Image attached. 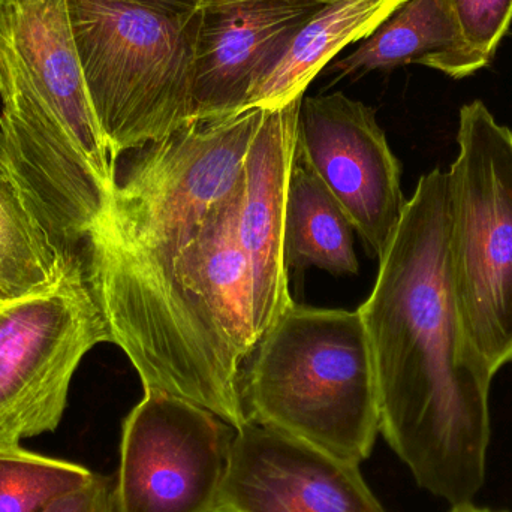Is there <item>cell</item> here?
<instances>
[{"label": "cell", "mask_w": 512, "mask_h": 512, "mask_svg": "<svg viewBox=\"0 0 512 512\" xmlns=\"http://www.w3.org/2000/svg\"><path fill=\"white\" fill-rule=\"evenodd\" d=\"M378 382L381 433L418 486L450 504L486 480L495 373L463 328L448 262V176L424 174L358 307Z\"/></svg>", "instance_id": "6da1fadb"}, {"label": "cell", "mask_w": 512, "mask_h": 512, "mask_svg": "<svg viewBox=\"0 0 512 512\" xmlns=\"http://www.w3.org/2000/svg\"><path fill=\"white\" fill-rule=\"evenodd\" d=\"M0 173L57 251L74 254L116 183L90 104L68 0H0Z\"/></svg>", "instance_id": "7a4b0ae2"}, {"label": "cell", "mask_w": 512, "mask_h": 512, "mask_svg": "<svg viewBox=\"0 0 512 512\" xmlns=\"http://www.w3.org/2000/svg\"><path fill=\"white\" fill-rule=\"evenodd\" d=\"M262 108L192 122L134 150L116 176L110 204L90 239L102 303L161 276L191 242L213 207L239 185Z\"/></svg>", "instance_id": "3957f363"}, {"label": "cell", "mask_w": 512, "mask_h": 512, "mask_svg": "<svg viewBox=\"0 0 512 512\" xmlns=\"http://www.w3.org/2000/svg\"><path fill=\"white\" fill-rule=\"evenodd\" d=\"M246 400L252 423L364 462L381 432V409L360 312L292 303L256 343Z\"/></svg>", "instance_id": "277c9868"}, {"label": "cell", "mask_w": 512, "mask_h": 512, "mask_svg": "<svg viewBox=\"0 0 512 512\" xmlns=\"http://www.w3.org/2000/svg\"><path fill=\"white\" fill-rule=\"evenodd\" d=\"M90 104L113 161L194 122L197 14L171 17L123 0H68Z\"/></svg>", "instance_id": "5b68a950"}, {"label": "cell", "mask_w": 512, "mask_h": 512, "mask_svg": "<svg viewBox=\"0 0 512 512\" xmlns=\"http://www.w3.org/2000/svg\"><path fill=\"white\" fill-rule=\"evenodd\" d=\"M448 171V262L466 337L493 373L512 361V131L483 101L460 110Z\"/></svg>", "instance_id": "8992f818"}, {"label": "cell", "mask_w": 512, "mask_h": 512, "mask_svg": "<svg viewBox=\"0 0 512 512\" xmlns=\"http://www.w3.org/2000/svg\"><path fill=\"white\" fill-rule=\"evenodd\" d=\"M113 342L90 254L48 291L0 303V445L53 432L84 355Z\"/></svg>", "instance_id": "52a82bcc"}, {"label": "cell", "mask_w": 512, "mask_h": 512, "mask_svg": "<svg viewBox=\"0 0 512 512\" xmlns=\"http://www.w3.org/2000/svg\"><path fill=\"white\" fill-rule=\"evenodd\" d=\"M236 432L189 400L144 391L123 423L119 512H215Z\"/></svg>", "instance_id": "ba28073f"}, {"label": "cell", "mask_w": 512, "mask_h": 512, "mask_svg": "<svg viewBox=\"0 0 512 512\" xmlns=\"http://www.w3.org/2000/svg\"><path fill=\"white\" fill-rule=\"evenodd\" d=\"M295 144L370 254L381 258L408 201L400 186L399 161L375 110L342 92L304 96Z\"/></svg>", "instance_id": "9c48e42d"}, {"label": "cell", "mask_w": 512, "mask_h": 512, "mask_svg": "<svg viewBox=\"0 0 512 512\" xmlns=\"http://www.w3.org/2000/svg\"><path fill=\"white\" fill-rule=\"evenodd\" d=\"M215 512H387L360 465L279 430L237 429Z\"/></svg>", "instance_id": "30bf717a"}, {"label": "cell", "mask_w": 512, "mask_h": 512, "mask_svg": "<svg viewBox=\"0 0 512 512\" xmlns=\"http://www.w3.org/2000/svg\"><path fill=\"white\" fill-rule=\"evenodd\" d=\"M322 6L249 2L198 11L192 56L194 122L242 114L259 78Z\"/></svg>", "instance_id": "8fae6325"}, {"label": "cell", "mask_w": 512, "mask_h": 512, "mask_svg": "<svg viewBox=\"0 0 512 512\" xmlns=\"http://www.w3.org/2000/svg\"><path fill=\"white\" fill-rule=\"evenodd\" d=\"M304 98V96H303ZM303 98L262 108L261 122L243 164L239 239L252 279V324L256 343L294 303L283 256L286 191Z\"/></svg>", "instance_id": "7c38bea8"}, {"label": "cell", "mask_w": 512, "mask_h": 512, "mask_svg": "<svg viewBox=\"0 0 512 512\" xmlns=\"http://www.w3.org/2000/svg\"><path fill=\"white\" fill-rule=\"evenodd\" d=\"M411 63L453 78L469 77L484 68L463 36L451 0H406L357 50L331 63L328 71L343 78Z\"/></svg>", "instance_id": "4fadbf2b"}, {"label": "cell", "mask_w": 512, "mask_h": 512, "mask_svg": "<svg viewBox=\"0 0 512 512\" xmlns=\"http://www.w3.org/2000/svg\"><path fill=\"white\" fill-rule=\"evenodd\" d=\"M406 0H337L322 6L292 36L249 93L245 111L303 98L313 78L348 45L369 38Z\"/></svg>", "instance_id": "5bb4252c"}, {"label": "cell", "mask_w": 512, "mask_h": 512, "mask_svg": "<svg viewBox=\"0 0 512 512\" xmlns=\"http://www.w3.org/2000/svg\"><path fill=\"white\" fill-rule=\"evenodd\" d=\"M352 230L351 222L295 144L283 230L286 268L316 267L336 276L357 274Z\"/></svg>", "instance_id": "9a60e30c"}, {"label": "cell", "mask_w": 512, "mask_h": 512, "mask_svg": "<svg viewBox=\"0 0 512 512\" xmlns=\"http://www.w3.org/2000/svg\"><path fill=\"white\" fill-rule=\"evenodd\" d=\"M81 258L66 261L59 254L17 188L0 173V303L48 291Z\"/></svg>", "instance_id": "2e32d148"}, {"label": "cell", "mask_w": 512, "mask_h": 512, "mask_svg": "<svg viewBox=\"0 0 512 512\" xmlns=\"http://www.w3.org/2000/svg\"><path fill=\"white\" fill-rule=\"evenodd\" d=\"M93 477L77 463L41 456L20 445H0V512L44 511Z\"/></svg>", "instance_id": "e0dca14e"}, {"label": "cell", "mask_w": 512, "mask_h": 512, "mask_svg": "<svg viewBox=\"0 0 512 512\" xmlns=\"http://www.w3.org/2000/svg\"><path fill=\"white\" fill-rule=\"evenodd\" d=\"M463 36L484 68L492 62L512 23V0H451Z\"/></svg>", "instance_id": "ac0fdd59"}, {"label": "cell", "mask_w": 512, "mask_h": 512, "mask_svg": "<svg viewBox=\"0 0 512 512\" xmlns=\"http://www.w3.org/2000/svg\"><path fill=\"white\" fill-rule=\"evenodd\" d=\"M41 512H119L116 481L95 474L86 486L66 493Z\"/></svg>", "instance_id": "d6986e66"}, {"label": "cell", "mask_w": 512, "mask_h": 512, "mask_svg": "<svg viewBox=\"0 0 512 512\" xmlns=\"http://www.w3.org/2000/svg\"><path fill=\"white\" fill-rule=\"evenodd\" d=\"M171 17H194L201 0H123Z\"/></svg>", "instance_id": "ffe728a7"}, {"label": "cell", "mask_w": 512, "mask_h": 512, "mask_svg": "<svg viewBox=\"0 0 512 512\" xmlns=\"http://www.w3.org/2000/svg\"><path fill=\"white\" fill-rule=\"evenodd\" d=\"M249 2H313V3H321V5H328V3L337 2V0H201L200 8H218V6H228V5H239V3H249Z\"/></svg>", "instance_id": "44dd1931"}, {"label": "cell", "mask_w": 512, "mask_h": 512, "mask_svg": "<svg viewBox=\"0 0 512 512\" xmlns=\"http://www.w3.org/2000/svg\"><path fill=\"white\" fill-rule=\"evenodd\" d=\"M451 512H508V511H495L489 510V508L477 507V505L471 502H462V504L453 505Z\"/></svg>", "instance_id": "7402d4cb"}]
</instances>
